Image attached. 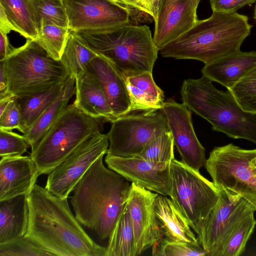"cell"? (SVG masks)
I'll return each mask as SVG.
<instances>
[{
    "label": "cell",
    "instance_id": "obj_22",
    "mask_svg": "<svg viewBox=\"0 0 256 256\" xmlns=\"http://www.w3.org/2000/svg\"><path fill=\"white\" fill-rule=\"evenodd\" d=\"M75 106L86 114L110 122L117 118L114 114L99 83L86 72L76 78Z\"/></svg>",
    "mask_w": 256,
    "mask_h": 256
},
{
    "label": "cell",
    "instance_id": "obj_25",
    "mask_svg": "<svg viewBox=\"0 0 256 256\" xmlns=\"http://www.w3.org/2000/svg\"><path fill=\"white\" fill-rule=\"evenodd\" d=\"M76 78L69 76L54 102L40 115L31 128L23 135L27 139L33 152L53 124L68 106L70 98L75 94Z\"/></svg>",
    "mask_w": 256,
    "mask_h": 256
},
{
    "label": "cell",
    "instance_id": "obj_11",
    "mask_svg": "<svg viewBox=\"0 0 256 256\" xmlns=\"http://www.w3.org/2000/svg\"><path fill=\"white\" fill-rule=\"evenodd\" d=\"M168 127L162 110L120 116L112 122L107 134L110 144L106 154L125 158L138 156L154 136Z\"/></svg>",
    "mask_w": 256,
    "mask_h": 256
},
{
    "label": "cell",
    "instance_id": "obj_1",
    "mask_svg": "<svg viewBox=\"0 0 256 256\" xmlns=\"http://www.w3.org/2000/svg\"><path fill=\"white\" fill-rule=\"evenodd\" d=\"M29 220L25 236L54 256H106L72 214L68 198L37 184L27 196Z\"/></svg>",
    "mask_w": 256,
    "mask_h": 256
},
{
    "label": "cell",
    "instance_id": "obj_12",
    "mask_svg": "<svg viewBox=\"0 0 256 256\" xmlns=\"http://www.w3.org/2000/svg\"><path fill=\"white\" fill-rule=\"evenodd\" d=\"M107 134L96 132L80 144L48 174L45 188L61 198H68L80 178L102 154L107 152Z\"/></svg>",
    "mask_w": 256,
    "mask_h": 256
},
{
    "label": "cell",
    "instance_id": "obj_20",
    "mask_svg": "<svg viewBox=\"0 0 256 256\" xmlns=\"http://www.w3.org/2000/svg\"><path fill=\"white\" fill-rule=\"evenodd\" d=\"M154 210L162 238L191 246H200L188 222L171 199L158 194Z\"/></svg>",
    "mask_w": 256,
    "mask_h": 256
},
{
    "label": "cell",
    "instance_id": "obj_38",
    "mask_svg": "<svg viewBox=\"0 0 256 256\" xmlns=\"http://www.w3.org/2000/svg\"><path fill=\"white\" fill-rule=\"evenodd\" d=\"M30 146L24 135L0 129V159L22 156Z\"/></svg>",
    "mask_w": 256,
    "mask_h": 256
},
{
    "label": "cell",
    "instance_id": "obj_21",
    "mask_svg": "<svg viewBox=\"0 0 256 256\" xmlns=\"http://www.w3.org/2000/svg\"><path fill=\"white\" fill-rule=\"evenodd\" d=\"M255 66L256 51L239 50L205 64L202 73L229 90Z\"/></svg>",
    "mask_w": 256,
    "mask_h": 256
},
{
    "label": "cell",
    "instance_id": "obj_42",
    "mask_svg": "<svg viewBox=\"0 0 256 256\" xmlns=\"http://www.w3.org/2000/svg\"><path fill=\"white\" fill-rule=\"evenodd\" d=\"M12 30L17 32V30L7 16L3 8L0 6V32L8 34Z\"/></svg>",
    "mask_w": 256,
    "mask_h": 256
},
{
    "label": "cell",
    "instance_id": "obj_33",
    "mask_svg": "<svg viewBox=\"0 0 256 256\" xmlns=\"http://www.w3.org/2000/svg\"><path fill=\"white\" fill-rule=\"evenodd\" d=\"M228 90L244 110L256 114V66Z\"/></svg>",
    "mask_w": 256,
    "mask_h": 256
},
{
    "label": "cell",
    "instance_id": "obj_24",
    "mask_svg": "<svg viewBox=\"0 0 256 256\" xmlns=\"http://www.w3.org/2000/svg\"><path fill=\"white\" fill-rule=\"evenodd\" d=\"M28 220L27 196L0 201V244L24 236Z\"/></svg>",
    "mask_w": 256,
    "mask_h": 256
},
{
    "label": "cell",
    "instance_id": "obj_31",
    "mask_svg": "<svg viewBox=\"0 0 256 256\" xmlns=\"http://www.w3.org/2000/svg\"><path fill=\"white\" fill-rule=\"evenodd\" d=\"M38 29L42 25L53 24L68 28V19L62 0H30Z\"/></svg>",
    "mask_w": 256,
    "mask_h": 256
},
{
    "label": "cell",
    "instance_id": "obj_47",
    "mask_svg": "<svg viewBox=\"0 0 256 256\" xmlns=\"http://www.w3.org/2000/svg\"><path fill=\"white\" fill-rule=\"evenodd\" d=\"M194 0V2H198V4H199V2H200V0Z\"/></svg>",
    "mask_w": 256,
    "mask_h": 256
},
{
    "label": "cell",
    "instance_id": "obj_35",
    "mask_svg": "<svg viewBox=\"0 0 256 256\" xmlns=\"http://www.w3.org/2000/svg\"><path fill=\"white\" fill-rule=\"evenodd\" d=\"M53 255L25 236L0 244V256H45Z\"/></svg>",
    "mask_w": 256,
    "mask_h": 256
},
{
    "label": "cell",
    "instance_id": "obj_43",
    "mask_svg": "<svg viewBox=\"0 0 256 256\" xmlns=\"http://www.w3.org/2000/svg\"><path fill=\"white\" fill-rule=\"evenodd\" d=\"M8 94L6 79L4 70L3 65L0 62V98L5 97Z\"/></svg>",
    "mask_w": 256,
    "mask_h": 256
},
{
    "label": "cell",
    "instance_id": "obj_41",
    "mask_svg": "<svg viewBox=\"0 0 256 256\" xmlns=\"http://www.w3.org/2000/svg\"><path fill=\"white\" fill-rule=\"evenodd\" d=\"M14 48L10 44L7 34L0 32V61L4 60Z\"/></svg>",
    "mask_w": 256,
    "mask_h": 256
},
{
    "label": "cell",
    "instance_id": "obj_37",
    "mask_svg": "<svg viewBox=\"0 0 256 256\" xmlns=\"http://www.w3.org/2000/svg\"><path fill=\"white\" fill-rule=\"evenodd\" d=\"M153 256H204L206 251L200 246L172 241L162 238L152 246Z\"/></svg>",
    "mask_w": 256,
    "mask_h": 256
},
{
    "label": "cell",
    "instance_id": "obj_36",
    "mask_svg": "<svg viewBox=\"0 0 256 256\" xmlns=\"http://www.w3.org/2000/svg\"><path fill=\"white\" fill-rule=\"evenodd\" d=\"M129 12L136 22H151L156 20L161 0H112Z\"/></svg>",
    "mask_w": 256,
    "mask_h": 256
},
{
    "label": "cell",
    "instance_id": "obj_19",
    "mask_svg": "<svg viewBox=\"0 0 256 256\" xmlns=\"http://www.w3.org/2000/svg\"><path fill=\"white\" fill-rule=\"evenodd\" d=\"M39 176L38 168L30 156L0 159V201L28 196Z\"/></svg>",
    "mask_w": 256,
    "mask_h": 256
},
{
    "label": "cell",
    "instance_id": "obj_18",
    "mask_svg": "<svg viewBox=\"0 0 256 256\" xmlns=\"http://www.w3.org/2000/svg\"><path fill=\"white\" fill-rule=\"evenodd\" d=\"M86 72L99 83L117 118L130 114L126 76L112 62L98 54L87 66Z\"/></svg>",
    "mask_w": 256,
    "mask_h": 256
},
{
    "label": "cell",
    "instance_id": "obj_48",
    "mask_svg": "<svg viewBox=\"0 0 256 256\" xmlns=\"http://www.w3.org/2000/svg\"><path fill=\"white\" fill-rule=\"evenodd\" d=\"M256 167V166H255Z\"/></svg>",
    "mask_w": 256,
    "mask_h": 256
},
{
    "label": "cell",
    "instance_id": "obj_2",
    "mask_svg": "<svg viewBox=\"0 0 256 256\" xmlns=\"http://www.w3.org/2000/svg\"><path fill=\"white\" fill-rule=\"evenodd\" d=\"M100 155L77 183L70 202L80 224L104 240L108 238L126 206L129 181L106 168Z\"/></svg>",
    "mask_w": 256,
    "mask_h": 256
},
{
    "label": "cell",
    "instance_id": "obj_27",
    "mask_svg": "<svg viewBox=\"0 0 256 256\" xmlns=\"http://www.w3.org/2000/svg\"><path fill=\"white\" fill-rule=\"evenodd\" d=\"M97 55L75 32L70 30L60 61L68 76L76 78L86 72L87 66Z\"/></svg>",
    "mask_w": 256,
    "mask_h": 256
},
{
    "label": "cell",
    "instance_id": "obj_23",
    "mask_svg": "<svg viewBox=\"0 0 256 256\" xmlns=\"http://www.w3.org/2000/svg\"><path fill=\"white\" fill-rule=\"evenodd\" d=\"M130 102V113L161 110L164 104L162 90L156 84L152 72L126 77Z\"/></svg>",
    "mask_w": 256,
    "mask_h": 256
},
{
    "label": "cell",
    "instance_id": "obj_34",
    "mask_svg": "<svg viewBox=\"0 0 256 256\" xmlns=\"http://www.w3.org/2000/svg\"><path fill=\"white\" fill-rule=\"evenodd\" d=\"M256 225L254 213L244 218L232 233L221 252L220 256H238L244 250L246 244Z\"/></svg>",
    "mask_w": 256,
    "mask_h": 256
},
{
    "label": "cell",
    "instance_id": "obj_32",
    "mask_svg": "<svg viewBox=\"0 0 256 256\" xmlns=\"http://www.w3.org/2000/svg\"><path fill=\"white\" fill-rule=\"evenodd\" d=\"M68 28L53 24L42 25L35 40L56 60H60L70 33Z\"/></svg>",
    "mask_w": 256,
    "mask_h": 256
},
{
    "label": "cell",
    "instance_id": "obj_13",
    "mask_svg": "<svg viewBox=\"0 0 256 256\" xmlns=\"http://www.w3.org/2000/svg\"><path fill=\"white\" fill-rule=\"evenodd\" d=\"M62 0L70 31L102 30L130 22L128 10L112 0Z\"/></svg>",
    "mask_w": 256,
    "mask_h": 256
},
{
    "label": "cell",
    "instance_id": "obj_45",
    "mask_svg": "<svg viewBox=\"0 0 256 256\" xmlns=\"http://www.w3.org/2000/svg\"><path fill=\"white\" fill-rule=\"evenodd\" d=\"M252 162L254 166H256V156L252 160Z\"/></svg>",
    "mask_w": 256,
    "mask_h": 256
},
{
    "label": "cell",
    "instance_id": "obj_5",
    "mask_svg": "<svg viewBox=\"0 0 256 256\" xmlns=\"http://www.w3.org/2000/svg\"><path fill=\"white\" fill-rule=\"evenodd\" d=\"M75 32L86 45L109 60L126 77L152 72L159 50L148 26L130 22Z\"/></svg>",
    "mask_w": 256,
    "mask_h": 256
},
{
    "label": "cell",
    "instance_id": "obj_40",
    "mask_svg": "<svg viewBox=\"0 0 256 256\" xmlns=\"http://www.w3.org/2000/svg\"><path fill=\"white\" fill-rule=\"evenodd\" d=\"M256 0H210L212 12L232 13L246 5H251Z\"/></svg>",
    "mask_w": 256,
    "mask_h": 256
},
{
    "label": "cell",
    "instance_id": "obj_39",
    "mask_svg": "<svg viewBox=\"0 0 256 256\" xmlns=\"http://www.w3.org/2000/svg\"><path fill=\"white\" fill-rule=\"evenodd\" d=\"M20 120V110L16 96H14L0 115V129L6 130L18 129Z\"/></svg>",
    "mask_w": 256,
    "mask_h": 256
},
{
    "label": "cell",
    "instance_id": "obj_30",
    "mask_svg": "<svg viewBox=\"0 0 256 256\" xmlns=\"http://www.w3.org/2000/svg\"><path fill=\"white\" fill-rule=\"evenodd\" d=\"M174 146L173 138L168 127L154 136L138 156L153 163L170 165L174 158Z\"/></svg>",
    "mask_w": 256,
    "mask_h": 256
},
{
    "label": "cell",
    "instance_id": "obj_9",
    "mask_svg": "<svg viewBox=\"0 0 256 256\" xmlns=\"http://www.w3.org/2000/svg\"><path fill=\"white\" fill-rule=\"evenodd\" d=\"M256 156V149L230 144L215 147L204 166L216 187L240 194L256 208V167L252 162Z\"/></svg>",
    "mask_w": 256,
    "mask_h": 256
},
{
    "label": "cell",
    "instance_id": "obj_26",
    "mask_svg": "<svg viewBox=\"0 0 256 256\" xmlns=\"http://www.w3.org/2000/svg\"><path fill=\"white\" fill-rule=\"evenodd\" d=\"M66 80L42 92L16 97L20 112V120L18 130L26 133L44 110L60 93Z\"/></svg>",
    "mask_w": 256,
    "mask_h": 256
},
{
    "label": "cell",
    "instance_id": "obj_6",
    "mask_svg": "<svg viewBox=\"0 0 256 256\" xmlns=\"http://www.w3.org/2000/svg\"><path fill=\"white\" fill-rule=\"evenodd\" d=\"M2 62L8 92L22 98L46 90L69 76L62 63L50 58L35 40L28 39Z\"/></svg>",
    "mask_w": 256,
    "mask_h": 256
},
{
    "label": "cell",
    "instance_id": "obj_7",
    "mask_svg": "<svg viewBox=\"0 0 256 256\" xmlns=\"http://www.w3.org/2000/svg\"><path fill=\"white\" fill-rule=\"evenodd\" d=\"M104 122L84 113L74 103L68 105L30 154L39 174L54 170L83 142L100 131Z\"/></svg>",
    "mask_w": 256,
    "mask_h": 256
},
{
    "label": "cell",
    "instance_id": "obj_4",
    "mask_svg": "<svg viewBox=\"0 0 256 256\" xmlns=\"http://www.w3.org/2000/svg\"><path fill=\"white\" fill-rule=\"evenodd\" d=\"M180 94L182 103L210 123L214 130L256 144V114L244 110L228 90H218L202 76L184 80Z\"/></svg>",
    "mask_w": 256,
    "mask_h": 256
},
{
    "label": "cell",
    "instance_id": "obj_8",
    "mask_svg": "<svg viewBox=\"0 0 256 256\" xmlns=\"http://www.w3.org/2000/svg\"><path fill=\"white\" fill-rule=\"evenodd\" d=\"M170 168L171 200L198 234L218 200L219 190L182 161L174 158Z\"/></svg>",
    "mask_w": 256,
    "mask_h": 256
},
{
    "label": "cell",
    "instance_id": "obj_16",
    "mask_svg": "<svg viewBox=\"0 0 256 256\" xmlns=\"http://www.w3.org/2000/svg\"><path fill=\"white\" fill-rule=\"evenodd\" d=\"M104 161L108 168L134 182L158 194L170 196V164L152 162L138 156L121 157L107 154Z\"/></svg>",
    "mask_w": 256,
    "mask_h": 256
},
{
    "label": "cell",
    "instance_id": "obj_17",
    "mask_svg": "<svg viewBox=\"0 0 256 256\" xmlns=\"http://www.w3.org/2000/svg\"><path fill=\"white\" fill-rule=\"evenodd\" d=\"M198 4L194 0H160L153 36L159 50L194 25Z\"/></svg>",
    "mask_w": 256,
    "mask_h": 256
},
{
    "label": "cell",
    "instance_id": "obj_29",
    "mask_svg": "<svg viewBox=\"0 0 256 256\" xmlns=\"http://www.w3.org/2000/svg\"><path fill=\"white\" fill-rule=\"evenodd\" d=\"M106 256H134V232L126 206L108 238Z\"/></svg>",
    "mask_w": 256,
    "mask_h": 256
},
{
    "label": "cell",
    "instance_id": "obj_14",
    "mask_svg": "<svg viewBox=\"0 0 256 256\" xmlns=\"http://www.w3.org/2000/svg\"><path fill=\"white\" fill-rule=\"evenodd\" d=\"M158 193L132 182L126 206L134 232V256L152 246L162 238L154 210Z\"/></svg>",
    "mask_w": 256,
    "mask_h": 256
},
{
    "label": "cell",
    "instance_id": "obj_28",
    "mask_svg": "<svg viewBox=\"0 0 256 256\" xmlns=\"http://www.w3.org/2000/svg\"><path fill=\"white\" fill-rule=\"evenodd\" d=\"M0 6L14 25L17 32L27 40H36L38 29L30 0H0Z\"/></svg>",
    "mask_w": 256,
    "mask_h": 256
},
{
    "label": "cell",
    "instance_id": "obj_46",
    "mask_svg": "<svg viewBox=\"0 0 256 256\" xmlns=\"http://www.w3.org/2000/svg\"><path fill=\"white\" fill-rule=\"evenodd\" d=\"M254 18L255 19V20H256V4L255 5L254 9Z\"/></svg>",
    "mask_w": 256,
    "mask_h": 256
},
{
    "label": "cell",
    "instance_id": "obj_44",
    "mask_svg": "<svg viewBox=\"0 0 256 256\" xmlns=\"http://www.w3.org/2000/svg\"><path fill=\"white\" fill-rule=\"evenodd\" d=\"M14 96L12 94H8L5 97L0 98V115L8 106L10 102L14 98Z\"/></svg>",
    "mask_w": 256,
    "mask_h": 256
},
{
    "label": "cell",
    "instance_id": "obj_15",
    "mask_svg": "<svg viewBox=\"0 0 256 256\" xmlns=\"http://www.w3.org/2000/svg\"><path fill=\"white\" fill-rule=\"evenodd\" d=\"M166 116L174 146L182 162L196 171L206 162L205 149L199 142L192 121V110L184 103L172 100L164 102L161 110Z\"/></svg>",
    "mask_w": 256,
    "mask_h": 256
},
{
    "label": "cell",
    "instance_id": "obj_10",
    "mask_svg": "<svg viewBox=\"0 0 256 256\" xmlns=\"http://www.w3.org/2000/svg\"><path fill=\"white\" fill-rule=\"evenodd\" d=\"M218 188V200L198 234L199 244L207 256H220L237 226L256 211V208L240 194L222 187Z\"/></svg>",
    "mask_w": 256,
    "mask_h": 256
},
{
    "label": "cell",
    "instance_id": "obj_3",
    "mask_svg": "<svg viewBox=\"0 0 256 256\" xmlns=\"http://www.w3.org/2000/svg\"><path fill=\"white\" fill-rule=\"evenodd\" d=\"M252 26L245 15L212 12L210 17L198 20L159 52L163 57L196 60L208 64L240 50Z\"/></svg>",
    "mask_w": 256,
    "mask_h": 256
}]
</instances>
